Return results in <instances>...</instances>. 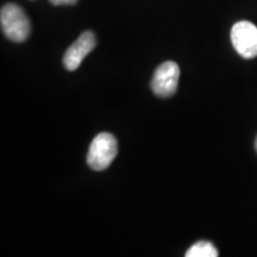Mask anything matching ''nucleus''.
I'll use <instances>...</instances> for the list:
<instances>
[{
    "label": "nucleus",
    "instance_id": "2",
    "mask_svg": "<svg viewBox=\"0 0 257 257\" xmlns=\"http://www.w3.org/2000/svg\"><path fill=\"white\" fill-rule=\"evenodd\" d=\"M118 153V144L113 135L101 133L96 135L89 146L87 165L93 170H104L111 165Z\"/></svg>",
    "mask_w": 257,
    "mask_h": 257
},
{
    "label": "nucleus",
    "instance_id": "8",
    "mask_svg": "<svg viewBox=\"0 0 257 257\" xmlns=\"http://www.w3.org/2000/svg\"><path fill=\"white\" fill-rule=\"evenodd\" d=\"M255 148H256V150H257V137H256V141H255Z\"/></svg>",
    "mask_w": 257,
    "mask_h": 257
},
{
    "label": "nucleus",
    "instance_id": "3",
    "mask_svg": "<svg viewBox=\"0 0 257 257\" xmlns=\"http://www.w3.org/2000/svg\"><path fill=\"white\" fill-rule=\"evenodd\" d=\"M231 42L240 56L253 59L257 56V27L248 21L238 22L231 29Z\"/></svg>",
    "mask_w": 257,
    "mask_h": 257
},
{
    "label": "nucleus",
    "instance_id": "4",
    "mask_svg": "<svg viewBox=\"0 0 257 257\" xmlns=\"http://www.w3.org/2000/svg\"><path fill=\"white\" fill-rule=\"evenodd\" d=\"M180 78V68L178 63L167 61L159 66L152 79V89L157 96L169 98L178 89Z\"/></svg>",
    "mask_w": 257,
    "mask_h": 257
},
{
    "label": "nucleus",
    "instance_id": "1",
    "mask_svg": "<svg viewBox=\"0 0 257 257\" xmlns=\"http://www.w3.org/2000/svg\"><path fill=\"white\" fill-rule=\"evenodd\" d=\"M0 24L5 36L16 43L24 42L30 35V21L24 10L16 4L3 6L0 11Z\"/></svg>",
    "mask_w": 257,
    "mask_h": 257
},
{
    "label": "nucleus",
    "instance_id": "6",
    "mask_svg": "<svg viewBox=\"0 0 257 257\" xmlns=\"http://www.w3.org/2000/svg\"><path fill=\"white\" fill-rule=\"evenodd\" d=\"M185 257H218V250L213 244L207 240H200L193 244L186 251Z\"/></svg>",
    "mask_w": 257,
    "mask_h": 257
},
{
    "label": "nucleus",
    "instance_id": "5",
    "mask_svg": "<svg viewBox=\"0 0 257 257\" xmlns=\"http://www.w3.org/2000/svg\"><path fill=\"white\" fill-rule=\"evenodd\" d=\"M96 38L92 31H85L79 36L74 43L67 49L63 56V66L69 72L76 70L88 55L95 48Z\"/></svg>",
    "mask_w": 257,
    "mask_h": 257
},
{
    "label": "nucleus",
    "instance_id": "7",
    "mask_svg": "<svg viewBox=\"0 0 257 257\" xmlns=\"http://www.w3.org/2000/svg\"><path fill=\"white\" fill-rule=\"evenodd\" d=\"M78 0H49L51 5L61 6V5H74Z\"/></svg>",
    "mask_w": 257,
    "mask_h": 257
}]
</instances>
